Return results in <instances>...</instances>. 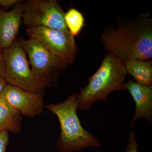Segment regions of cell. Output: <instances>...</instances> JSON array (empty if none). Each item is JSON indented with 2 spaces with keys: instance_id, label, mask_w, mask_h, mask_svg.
<instances>
[{
  "instance_id": "obj_1",
  "label": "cell",
  "mask_w": 152,
  "mask_h": 152,
  "mask_svg": "<svg viewBox=\"0 0 152 152\" xmlns=\"http://www.w3.org/2000/svg\"><path fill=\"white\" fill-rule=\"evenodd\" d=\"M115 22L116 28L108 26L102 33L101 41L107 53L124 62L152 60V20L149 13L131 18L121 15Z\"/></svg>"
},
{
  "instance_id": "obj_2",
  "label": "cell",
  "mask_w": 152,
  "mask_h": 152,
  "mask_svg": "<svg viewBox=\"0 0 152 152\" xmlns=\"http://www.w3.org/2000/svg\"><path fill=\"white\" fill-rule=\"evenodd\" d=\"M127 74L124 62L107 53L98 70L89 79L88 84L77 94V110H88L94 103L107 101L113 92L124 91Z\"/></svg>"
},
{
  "instance_id": "obj_3",
  "label": "cell",
  "mask_w": 152,
  "mask_h": 152,
  "mask_svg": "<svg viewBox=\"0 0 152 152\" xmlns=\"http://www.w3.org/2000/svg\"><path fill=\"white\" fill-rule=\"evenodd\" d=\"M77 96L73 93L61 103L46 106L59 121L61 134L56 147L60 152H79L88 147L101 146L99 140L82 126L77 114Z\"/></svg>"
},
{
  "instance_id": "obj_4",
  "label": "cell",
  "mask_w": 152,
  "mask_h": 152,
  "mask_svg": "<svg viewBox=\"0 0 152 152\" xmlns=\"http://www.w3.org/2000/svg\"><path fill=\"white\" fill-rule=\"evenodd\" d=\"M28 55L33 74L45 88L55 86L57 80L69 66L52 54L34 38L17 40Z\"/></svg>"
},
{
  "instance_id": "obj_5",
  "label": "cell",
  "mask_w": 152,
  "mask_h": 152,
  "mask_svg": "<svg viewBox=\"0 0 152 152\" xmlns=\"http://www.w3.org/2000/svg\"><path fill=\"white\" fill-rule=\"evenodd\" d=\"M3 55L6 63L4 78L7 84L30 92L44 95L45 88L33 74L26 52L17 40Z\"/></svg>"
},
{
  "instance_id": "obj_6",
  "label": "cell",
  "mask_w": 152,
  "mask_h": 152,
  "mask_svg": "<svg viewBox=\"0 0 152 152\" xmlns=\"http://www.w3.org/2000/svg\"><path fill=\"white\" fill-rule=\"evenodd\" d=\"M65 13L56 0L25 1L22 22L28 28L45 27L69 31Z\"/></svg>"
},
{
  "instance_id": "obj_7",
  "label": "cell",
  "mask_w": 152,
  "mask_h": 152,
  "mask_svg": "<svg viewBox=\"0 0 152 152\" xmlns=\"http://www.w3.org/2000/svg\"><path fill=\"white\" fill-rule=\"evenodd\" d=\"M26 31L30 38L37 39L52 54L68 65L75 59L78 48L69 31L45 27L28 28Z\"/></svg>"
},
{
  "instance_id": "obj_8",
  "label": "cell",
  "mask_w": 152,
  "mask_h": 152,
  "mask_svg": "<svg viewBox=\"0 0 152 152\" xmlns=\"http://www.w3.org/2000/svg\"><path fill=\"white\" fill-rule=\"evenodd\" d=\"M1 95L22 115L34 118L42 113L43 110V95L30 92L9 84Z\"/></svg>"
},
{
  "instance_id": "obj_9",
  "label": "cell",
  "mask_w": 152,
  "mask_h": 152,
  "mask_svg": "<svg viewBox=\"0 0 152 152\" xmlns=\"http://www.w3.org/2000/svg\"><path fill=\"white\" fill-rule=\"evenodd\" d=\"M24 2L22 1L9 12L0 9V49L3 51L16 40L22 23Z\"/></svg>"
},
{
  "instance_id": "obj_10",
  "label": "cell",
  "mask_w": 152,
  "mask_h": 152,
  "mask_svg": "<svg viewBox=\"0 0 152 152\" xmlns=\"http://www.w3.org/2000/svg\"><path fill=\"white\" fill-rule=\"evenodd\" d=\"M125 89L129 92L135 103L136 108L131 128L137 120L144 118L150 124L152 121V86H147L132 80L124 85Z\"/></svg>"
},
{
  "instance_id": "obj_11",
  "label": "cell",
  "mask_w": 152,
  "mask_h": 152,
  "mask_svg": "<svg viewBox=\"0 0 152 152\" xmlns=\"http://www.w3.org/2000/svg\"><path fill=\"white\" fill-rule=\"evenodd\" d=\"M21 115L13 108L0 95V133L10 131L18 133L22 128Z\"/></svg>"
},
{
  "instance_id": "obj_12",
  "label": "cell",
  "mask_w": 152,
  "mask_h": 152,
  "mask_svg": "<svg viewBox=\"0 0 152 152\" xmlns=\"http://www.w3.org/2000/svg\"><path fill=\"white\" fill-rule=\"evenodd\" d=\"M124 64L127 72L132 76L136 82L152 86V60H129Z\"/></svg>"
},
{
  "instance_id": "obj_13",
  "label": "cell",
  "mask_w": 152,
  "mask_h": 152,
  "mask_svg": "<svg viewBox=\"0 0 152 152\" xmlns=\"http://www.w3.org/2000/svg\"><path fill=\"white\" fill-rule=\"evenodd\" d=\"M65 21L68 29L74 37L78 35L84 26L83 15L75 8L69 9L65 13Z\"/></svg>"
},
{
  "instance_id": "obj_14",
  "label": "cell",
  "mask_w": 152,
  "mask_h": 152,
  "mask_svg": "<svg viewBox=\"0 0 152 152\" xmlns=\"http://www.w3.org/2000/svg\"><path fill=\"white\" fill-rule=\"evenodd\" d=\"M139 145L136 141V135L134 132H132L129 134V142L127 146L126 152H140Z\"/></svg>"
},
{
  "instance_id": "obj_15",
  "label": "cell",
  "mask_w": 152,
  "mask_h": 152,
  "mask_svg": "<svg viewBox=\"0 0 152 152\" xmlns=\"http://www.w3.org/2000/svg\"><path fill=\"white\" fill-rule=\"evenodd\" d=\"M9 142L8 131H3L0 133V152H6Z\"/></svg>"
},
{
  "instance_id": "obj_16",
  "label": "cell",
  "mask_w": 152,
  "mask_h": 152,
  "mask_svg": "<svg viewBox=\"0 0 152 152\" xmlns=\"http://www.w3.org/2000/svg\"><path fill=\"white\" fill-rule=\"evenodd\" d=\"M22 0H0V9L6 11L20 2Z\"/></svg>"
},
{
  "instance_id": "obj_17",
  "label": "cell",
  "mask_w": 152,
  "mask_h": 152,
  "mask_svg": "<svg viewBox=\"0 0 152 152\" xmlns=\"http://www.w3.org/2000/svg\"><path fill=\"white\" fill-rule=\"evenodd\" d=\"M6 70V63L2 54H0V77H4Z\"/></svg>"
},
{
  "instance_id": "obj_18",
  "label": "cell",
  "mask_w": 152,
  "mask_h": 152,
  "mask_svg": "<svg viewBox=\"0 0 152 152\" xmlns=\"http://www.w3.org/2000/svg\"><path fill=\"white\" fill-rule=\"evenodd\" d=\"M7 84L4 77H0V95L2 92L6 85Z\"/></svg>"
},
{
  "instance_id": "obj_19",
  "label": "cell",
  "mask_w": 152,
  "mask_h": 152,
  "mask_svg": "<svg viewBox=\"0 0 152 152\" xmlns=\"http://www.w3.org/2000/svg\"><path fill=\"white\" fill-rule=\"evenodd\" d=\"M3 53V51L2 50H1V49H0V54H2Z\"/></svg>"
}]
</instances>
